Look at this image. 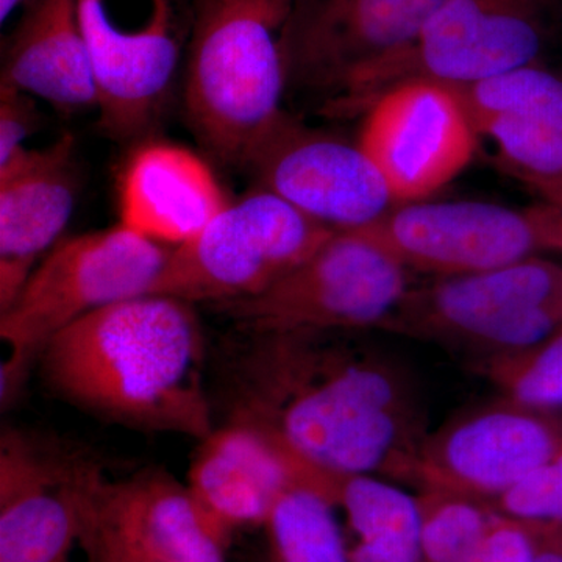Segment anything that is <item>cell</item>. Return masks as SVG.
<instances>
[{"mask_svg": "<svg viewBox=\"0 0 562 562\" xmlns=\"http://www.w3.org/2000/svg\"><path fill=\"white\" fill-rule=\"evenodd\" d=\"M171 249L122 224L61 239L0 312L2 401L55 335L105 306L150 294Z\"/></svg>", "mask_w": 562, "mask_h": 562, "instance_id": "4", "label": "cell"}, {"mask_svg": "<svg viewBox=\"0 0 562 562\" xmlns=\"http://www.w3.org/2000/svg\"><path fill=\"white\" fill-rule=\"evenodd\" d=\"M503 516L562 527V447L557 454L491 502Z\"/></svg>", "mask_w": 562, "mask_h": 562, "instance_id": "27", "label": "cell"}, {"mask_svg": "<svg viewBox=\"0 0 562 562\" xmlns=\"http://www.w3.org/2000/svg\"><path fill=\"white\" fill-rule=\"evenodd\" d=\"M83 553L87 562H162L150 554L140 552L132 543L124 541L113 531L91 519L85 506L83 491Z\"/></svg>", "mask_w": 562, "mask_h": 562, "instance_id": "30", "label": "cell"}, {"mask_svg": "<svg viewBox=\"0 0 562 562\" xmlns=\"http://www.w3.org/2000/svg\"><path fill=\"white\" fill-rule=\"evenodd\" d=\"M312 465L299 460L271 432L239 417L203 438L188 486L205 512L231 532L265 525L280 495L308 484Z\"/></svg>", "mask_w": 562, "mask_h": 562, "instance_id": "16", "label": "cell"}, {"mask_svg": "<svg viewBox=\"0 0 562 562\" xmlns=\"http://www.w3.org/2000/svg\"><path fill=\"white\" fill-rule=\"evenodd\" d=\"M194 303L144 294L74 322L44 347L58 394L110 419L202 441L214 430Z\"/></svg>", "mask_w": 562, "mask_h": 562, "instance_id": "2", "label": "cell"}, {"mask_svg": "<svg viewBox=\"0 0 562 562\" xmlns=\"http://www.w3.org/2000/svg\"><path fill=\"white\" fill-rule=\"evenodd\" d=\"M453 88L472 117L509 114L562 128V76L542 63Z\"/></svg>", "mask_w": 562, "mask_h": 562, "instance_id": "24", "label": "cell"}, {"mask_svg": "<svg viewBox=\"0 0 562 562\" xmlns=\"http://www.w3.org/2000/svg\"><path fill=\"white\" fill-rule=\"evenodd\" d=\"M549 524H531L495 512L469 562H536Z\"/></svg>", "mask_w": 562, "mask_h": 562, "instance_id": "28", "label": "cell"}, {"mask_svg": "<svg viewBox=\"0 0 562 562\" xmlns=\"http://www.w3.org/2000/svg\"><path fill=\"white\" fill-rule=\"evenodd\" d=\"M38 127L35 99L10 85L0 83V173L20 166L31 147L25 140Z\"/></svg>", "mask_w": 562, "mask_h": 562, "instance_id": "29", "label": "cell"}, {"mask_svg": "<svg viewBox=\"0 0 562 562\" xmlns=\"http://www.w3.org/2000/svg\"><path fill=\"white\" fill-rule=\"evenodd\" d=\"M77 184L70 135L33 149L20 166L0 173V312L60 243L76 205Z\"/></svg>", "mask_w": 562, "mask_h": 562, "instance_id": "18", "label": "cell"}, {"mask_svg": "<svg viewBox=\"0 0 562 562\" xmlns=\"http://www.w3.org/2000/svg\"><path fill=\"white\" fill-rule=\"evenodd\" d=\"M85 473L18 435L0 449V562H72L83 539Z\"/></svg>", "mask_w": 562, "mask_h": 562, "instance_id": "15", "label": "cell"}, {"mask_svg": "<svg viewBox=\"0 0 562 562\" xmlns=\"http://www.w3.org/2000/svg\"><path fill=\"white\" fill-rule=\"evenodd\" d=\"M247 168L257 187L333 232L368 227L397 206L360 144L306 127L291 114Z\"/></svg>", "mask_w": 562, "mask_h": 562, "instance_id": "13", "label": "cell"}, {"mask_svg": "<svg viewBox=\"0 0 562 562\" xmlns=\"http://www.w3.org/2000/svg\"><path fill=\"white\" fill-rule=\"evenodd\" d=\"M472 120L480 136L494 140L503 165L528 188L541 198L562 188V128L509 114Z\"/></svg>", "mask_w": 562, "mask_h": 562, "instance_id": "23", "label": "cell"}, {"mask_svg": "<svg viewBox=\"0 0 562 562\" xmlns=\"http://www.w3.org/2000/svg\"><path fill=\"white\" fill-rule=\"evenodd\" d=\"M316 491L346 516L351 562H422L419 497L368 473L321 471Z\"/></svg>", "mask_w": 562, "mask_h": 562, "instance_id": "21", "label": "cell"}, {"mask_svg": "<svg viewBox=\"0 0 562 562\" xmlns=\"http://www.w3.org/2000/svg\"><path fill=\"white\" fill-rule=\"evenodd\" d=\"M336 508L310 486H292L280 495L262 527L271 562H351Z\"/></svg>", "mask_w": 562, "mask_h": 562, "instance_id": "22", "label": "cell"}, {"mask_svg": "<svg viewBox=\"0 0 562 562\" xmlns=\"http://www.w3.org/2000/svg\"><path fill=\"white\" fill-rule=\"evenodd\" d=\"M442 0H297L284 33L288 83L335 102L373 65L397 54Z\"/></svg>", "mask_w": 562, "mask_h": 562, "instance_id": "14", "label": "cell"}, {"mask_svg": "<svg viewBox=\"0 0 562 562\" xmlns=\"http://www.w3.org/2000/svg\"><path fill=\"white\" fill-rule=\"evenodd\" d=\"M422 562H469L490 528L491 503L442 490H420Z\"/></svg>", "mask_w": 562, "mask_h": 562, "instance_id": "25", "label": "cell"}, {"mask_svg": "<svg viewBox=\"0 0 562 562\" xmlns=\"http://www.w3.org/2000/svg\"><path fill=\"white\" fill-rule=\"evenodd\" d=\"M536 562H562V527L549 525Z\"/></svg>", "mask_w": 562, "mask_h": 562, "instance_id": "31", "label": "cell"}, {"mask_svg": "<svg viewBox=\"0 0 562 562\" xmlns=\"http://www.w3.org/2000/svg\"><path fill=\"white\" fill-rule=\"evenodd\" d=\"M10 85L63 113L98 110L99 92L77 0H33L3 57Z\"/></svg>", "mask_w": 562, "mask_h": 562, "instance_id": "20", "label": "cell"}, {"mask_svg": "<svg viewBox=\"0 0 562 562\" xmlns=\"http://www.w3.org/2000/svg\"><path fill=\"white\" fill-rule=\"evenodd\" d=\"M554 0H442L424 27L397 54L360 74L338 113L364 111L387 88L412 79L462 87L541 63L550 38Z\"/></svg>", "mask_w": 562, "mask_h": 562, "instance_id": "6", "label": "cell"}, {"mask_svg": "<svg viewBox=\"0 0 562 562\" xmlns=\"http://www.w3.org/2000/svg\"><path fill=\"white\" fill-rule=\"evenodd\" d=\"M543 202L549 203V205L554 206L562 211V188L560 190H554L549 192V194L542 195Z\"/></svg>", "mask_w": 562, "mask_h": 562, "instance_id": "33", "label": "cell"}, {"mask_svg": "<svg viewBox=\"0 0 562 562\" xmlns=\"http://www.w3.org/2000/svg\"><path fill=\"white\" fill-rule=\"evenodd\" d=\"M409 288L402 262L342 231L261 294L214 306L257 336L380 330Z\"/></svg>", "mask_w": 562, "mask_h": 562, "instance_id": "8", "label": "cell"}, {"mask_svg": "<svg viewBox=\"0 0 562 562\" xmlns=\"http://www.w3.org/2000/svg\"><path fill=\"white\" fill-rule=\"evenodd\" d=\"M333 233L257 187L228 202L191 241L171 249L150 294L213 305L254 297L312 257Z\"/></svg>", "mask_w": 562, "mask_h": 562, "instance_id": "7", "label": "cell"}, {"mask_svg": "<svg viewBox=\"0 0 562 562\" xmlns=\"http://www.w3.org/2000/svg\"><path fill=\"white\" fill-rule=\"evenodd\" d=\"M482 366L503 397L536 412H561L562 328L531 349L484 358Z\"/></svg>", "mask_w": 562, "mask_h": 562, "instance_id": "26", "label": "cell"}, {"mask_svg": "<svg viewBox=\"0 0 562 562\" xmlns=\"http://www.w3.org/2000/svg\"><path fill=\"white\" fill-rule=\"evenodd\" d=\"M355 231L408 271L438 279L491 271L543 251L562 254V211L549 203L531 209L475 201L402 203Z\"/></svg>", "mask_w": 562, "mask_h": 562, "instance_id": "9", "label": "cell"}, {"mask_svg": "<svg viewBox=\"0 0 562 562\" xmlns=\"http://www.w3.org/2000/svg\"><path fill=\"white\" fill-rule=\"evenodd\" d=\"M85 506L91 519L162 562H225V531L188 484L165 473L121 483L88 472Z\"/></svg>", "mask_w": 562, "mask_h": 562, "instance_id": "17", "label": "cell"}, {"mask_svg": "<svg viewBox=\"0 0 562 562\" xmlns=\"http://www.w3.org/2000/svg\"><path fill=\"white\" fill-rule=\"evenodd\" d=\"M331 335L258 336L233 417L321 471L416 484L427 432L408 375L379 351Z\"/></svg>", "mask_w": 562, "mask_h": 562, "instance_id": "1", "label": "cell"}, {"mask_svg": "<svg viewBox=\"0 0 562 562\" xmlns=\"http://www.w3.org/2000/svg\"><path fill=\"white\" fill-rule=\"evenodd\" d=\"M90 49L103 131L144 135L168 103L183 25L177 0H77Z\"/></svg>", "mask_w": 562, "mask_h": 562, "instance_id": "10", "label": "cell"}, {"mask_svg": "<svg viewBox=\"0 0 562 562\" xmlns=\"http://www.w3.org/2000/svg\"><path fill=\"white\" fill-rule=\"evenodd\" d=\"M209 165L169 143L139 147L120 187V224L150 241L179 247L191 241L227 206Z\"/></svg>", "mask_w": 562, "mask_h": 562, "instance_id": "19", "label": "cell"}, {"mask_svg": "<svg viewBox=\"0 0 562 562\" xmlns=\"http://www.w3.org/2000/svg\"><path fill=\"white\" fill-rule=\"evenodd\" d=\"M479 138L453 87L412 79L369 103L357 143L402 205L428 201L457 179L475 157Z\"/></svg>", "mask_w": 562, "mask_h": 562, "instance_id": "11", "label": "cell"}, {"mask_svg": "<svg viewBox=\"0 0 562 562\" xmlns=\"http://www.w3.org/2000/svg\"><path fill=\"white\" fill-rule=\"evenodd\" d=\"M562 447L557 414L503 397L454 417L422 443L416 486L491 503Z\"/></svg>", "mask_w": 562, "mask_h": 562, "instance_id": "12", "label": "cell"}, {"mask_svg": "<svg viewBox=\"0 0 562 562\" xmlns=\"http://www.w3.org/2000/svg\"><path fill=\"white\" fill-rule=\"evenodd\" d=\"M33 0H0V20L5 22L21 7H29Z\"/></svg>", "mask_w": 562, "mask_h": 562, "instance_id": "32", "label": "cell"}, {"mask_svg": "<svg viewBox=\"0 0 562 562\" xmlns=\"http://www.w3.org/2000/svg\"><path fill=\"white\" fill-rule=\"evenodd\" d=\"M297 0H199L184 105L222 161L249 166L290 114L284 33Z\"/></svg>", "mask_w": 562, "mask_h": 562, "instance_id": "3", "label": "cell"}, {"mask_svg": "<svg viewBox=\"0 0 562 562\" xmlns=\"http://www.w3.org/2000/svg\"><path fill=\"white\" fill-rule=\"evenodd\" d=\"M562 328V265L543 257L409 288L380 330L480 351L531 349Z\"/></svg>", "mask_w": 562, "mask_h": 562, "instance_id": "5", "label": "cell"}]
</instances>
